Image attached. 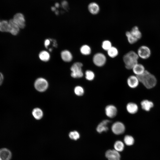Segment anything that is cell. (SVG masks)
<instances>
[{
    "mask_svg": "<svg viewBox=\"0 0 160 160\" xmlns=\"http://www.w3.org/2000/svg\"><path fill=\"white\" fill-rule=\"evenodd\" d=\"M137 76L140 82L147 89L153 88L156 84L157 81L156 77L147 70H145L143 73Z\"/></svg>",
    "mask_w": 160,
    "mask_h": 160,
    "instance_id": "obj_1",
    "label": "cell"
},
{
    "mask_svg": "<svg viewBox=\"0 0 160 160\" xmlns=\"http://www.w3.org/2000/svg\"><path fill=\"white\" fill-rule=\"evenodd\" d=\"M139 57L136 53L130 51L125 54L123 57V60L125 68L128 70L132 69L138 63Z\"/></svg>",
    "mask_w": 160,
    "mask_h": 160,
    "instance_id": "obj_2",
    "label": "cell"
},
{
    "mask_svg": "<svg viewBox=\"0 0 160 160\" xmlns=\"http://www.w3.org/2000/svg\"><path fill=\"white\" fill-rule=\"evenodd\" d=\"M83 64L80 62L74 63L71 67V76L74 78H80L82 77L84 73L82 69Z\"/></svg>",
    "mask_w": 160,
    "mask_h": 160,
    "instance_id": "obj_3",
    "label": "cell"
},
{
    "mask_svg": "<svg viewBox=\"0 0 160 160\" xmlns=\"http://www.w3.org/2000/svg\"><path fill=\"white\" fill-rule=\"evenodd\" d=\"M107 58L105 55L102 52L96 53L92 57V62L94 64L98 67H101L105 64Z\"/></svg>",
    "mask_w": 160,
    "mask_h": 160,
    "instance_id": "obj_4",
    "label": "cell"
},
{
    "mask_svg": "<svg viewBox=\"0 0 160 160\" xmlns=\"http://www.w3.org/2000/svg\"><path fill=\"white\" fill-rule=\"evenodd\" d=\"M48 84L47 81L44 78H39L35 81L34 87L38 91L43 92L45 91L47 88Z\"/></svg>",
    "mask_w": 160,
    "mask_h": 160,
    "instance_id": "obj_5",
    "label": "cell"
},
{
    "mask_svg": "<svg viewBox=\"0 0 160 160\" xmlns=\"http://www.w3.org/2000/svg\"><path fill=\"white\" fill-rule=\"evenodd\" d=\"M111 129L114 134L116 135H119L123 134L124 132L125 127L122 122L116 121L112 124Z\"/></svg>",
    "mask_w": 160,
    "mask_h": 160,
    "instance_id": "obj_6",
    "label": "cell"
},
{
    "mask_svg": "<svg viewBox=\"0 0 160 160\" xmlns=\"http://www.w3.org/2000/svg\"><path fill=\"white\" fill-rule=\"evenodd\" d=\"M151 54L150 48L146 46H140L138 49L137 54L139 57L143 59L148 58Z\"/></svg>",
    "mask_w": 160,
    "mask_h": 160,
    "instance_id": "obj_7",
    "label": "cell"
},
{
    "mask_svg": "<svg viewBox=\"0 0 160 160\" xmlns=\"http://www.w3.org/2000/svg\"><path fill=\"white\" fill-rule=\"evenodd\" d=\"M12 19L20 28L23 29L25 27V19L22 14L20 13H16Z\"/></svg>",
    "mask_w": 160,
    "mask_h": 160,
    "instance_id": "obj_8",
    "label": "cell"
},
{
    "mask_svg": "<svg viewBox=\"0 0 160 160\" xmlns=\"http://www.w3.org/2000/svg\"><path fill=\"white\" fill-rule=\"evenodd\" d=\"M105 111L106 115L108 117L113 118L116 116L118 111L115 106L112 104H109L105 107Z\"/></svg>",
    "mask_w": 160,
    "mask_h": 160,
    "instance_id": "obj_9",
    "label": "cell"
},
{
    "mask_svg": "<svg viewBox=\"0 0 160 160\" xmlns=\"http://www.w3.org/2000/svg\"><path fill=\"white\" fill-rule=\"evenodd\" d=\"M140 83L139 79L136 75H131L127 79V83L130 88L134 89L137 87Z\"/></svg>",
    "mask_w": 160,
    "mask_h": 160,
    "instance_id": "obj_10",
    "label": "cell"
},
{
    "mask_svg": "<svg viewBox=\"0 0 160 160\" xmlns=\"http://www.w3.org/2000/svg\"><path fill=\"white\" fill-rule=\"evenodd\" d=\"M105 155L108 160H120V155L119 152L115 150H108Z\"/></svg>",
    "mask_w": 160,
    "mask_h": 160,
    "instance_id": "obj_11",
    "label": "cell"
},
{
    "mask_svg": "<svg viewBox=\"0 0 160 160\" xmlns=\"http://www.w3.org/2000/svg\"><path fill=\"white\" fill-rule=\"evenodd\" d=\"M111 121L108 119L103 120L97 126L96 129L97 131L99 133L107 132L108 129V124Z\"/></svg>",
    "mask_w": 160,
    "mask_h": 160,
    "instance_id": "obj_12",
    "label": "cell"
},
{
    "mask_svg": "<svg viewBox=\"0 0 160 160\" xmlns=\"http://www.w3.org/2000/svg\"><path fill=\"white\" fill-rule=\"evenodd\" d=\"M9 32L13 35H16L18 34L20 30L18 26L14 22L13 19L9 20Z\"/></svg>",
    "mask_w": 160,
    "mask_h": 160,
    "instance_id": "obj_13",
    "label": "cell"
},
{
    "mask_svg": "<svg viewBox=\"0 0 160 160\" xmlns=\"http://www.w3.org/2000/svg\"><path fill=\"white\" fill-rule=\"evenodd\" d=\"M12 157L11 151L7 148L0 149V160H10Z\"/></svg>",
    "mask_w": 160,
    "mask_h": 160,
    "instance_id": "obj_14",
    "label": "cell"
},
{
    "mask_svg": "<svg viewBox=\"0 0 160 160\" xmlns=\"http://www.w3.org/2000/svg\"><path fill=\"white\" fill-rule=\"evenodd\" d=\"M140 105L142 108L146 111H149L151 110L154 106L153 103L149 100L145 99L141 101Z\"/></svg>",
    "mask_w": 160,
    "mask_h": 160,
    "instance_id": "obj_15",
    "label": "cell"
},
{
    "mask_svg": "<svg viewBox=\"0 0 160 160\" xmlns=\"http://www.w3.org/2000/svg\"><path fill=\"white\" fill-rule=\"evenodd\" d=\"M127 112L129 113L134 114L136 113L138 110V105L135 103L131 102L128 103L126 106Z\"/></svg>",
    "mask_w": 160,
    "mask_h": 160,
    "instance_id": "obj_16",
    "label": "cell"
},
{
    "mask_svg": "<svg viewBox=\"0 0 160 160\" xmlns=\"http://www.w3.org/2000/svg\"><path fill=\"white\" fill-rule=\"evenodd\" d=\"M61 57L63 60L67 62H71L73 58L71 53L67 50H64L61 52Z\"/></svg>",
    "mask_w": 160,
    "mask_h": 160,
    "instance_id": "obj_17",
    "label": "cell"
},
{
    "mask_svg": "<svg viewBox=\"0 0 160 160\" xmlns=\"http://www.w3.org/2000/svg\"><path fill=\"white\" fill-rule=\"evenodd\" d=\"M132 70L133 73L137 76L142 74L145 70L143 65L138 63L133 67Z\"/></svg>",
    "mask_w": 160,
    "mask_h": 160,
    "instance_id": "obj_18",
    "label": "cell"
},
{
    "mask_svg": "<svg viewBox=\"0 0 160 160\" xmlns=\"http://www.w3.org/2000/svg\"><path fill=\"white\" fill-rule=\"evenodd\" d=\"M88 9L89 12L92 15H96L100 11V7L96 3H90L88 5Z\"/></svg>",
    "mask_w": 160,
    "mask_h": 160,
    "instance_id": "obj_19",
    "label": "cell"
},
{
    "mask_svg": "<svg viewBox=\"0 0 160 160\" xmlns=\"http://www.w3.org/2000/svg\"><path fill=\"white\" fill-rule=\"evenodd\" d=\"M131 35L138 41L142 37V33L137 26L133 27L129 31Z\"/></svg>",
    "mask_w": 160,
    "mask_h": 160,
    "instance_id": "obj_20",
    "label": "cell"
},
{
    "mask_svg": "<svg viewBox=\"0 0 160 160\" xmlns=\"http://www.w3.org/2000/svg\"><path fill=\"white\" fill-rule=\"evenodd\" d=\"M80 51L81 53L83 55L87 56L91 54L92 49L90 46L87 44H85L82 45L80 47Z\"/></svg>",
    "mask_w": 160,
    "mask_h": 160,
    "instance_id": "obj_21",
    "label": "cell"
},
{
    "mask_svg": "<svg viewBox=\"0 0 160 160\" xmlns=\"http://www.w3.org/2000/svg\"><path fill=\"white\" fill-rule=\"evenodd\" d=\"M107 52L108 56L111 58L116 57L119 54V51L118 49L113 46H112Z\"/></svg>",
    "mask_w": 160,
    "mask_h": 160,
    "instance_id": "obj_22",
    "label": "cell"
},
{
    "mask_svg": "<svg viewBox=\"0 0 160 160\" xmlns=\"http://www.w3.org/2000/svg\"><path fill=\"white\" fill-rule=\"evenodd\" d=\"M32 113L34 118L37 120L41 119L43 116V112L39 108H36L33 110Z\"/></svg>",
    "mask_w": 160,
    "mask_h": 160,
    "instance_id": "obj_23",
    "label": "cell"
},
{
    "mask_svg": "<svg viewBox=\"0 0 160 160\" xmlns=\"http://www.w3.org/2000/svg\"><path fill=\"white\" fill-rule=\"evenodd\" d=\"M39 57L41 60L44 62H47L49 60L50 55L48 52L44 50L40 52Z\"/></svg>",
    "mask_w": 160,
    "mask_h": 160,
    "instance_id": "obj_24",
    "label": "cell"
},
{
    "mask_svg": "<svg viewBox=\"0 0 160 160\" xmlns=\"http://www.w3.org/2000/svg\"><path fill=\"white\" fill-rule=\"evenodd\" d=\"M9 22L5 20H3L0 23V31L2 32H9Z\"/></svg>",
    "mask_w": 160,
    "mask_h": 160,
    "instance_id": "obj_25",
    "label": "cell"
},
{
    "mask_svg": "<svg viewBox=\"0 0 160 160\" xmlns=\"http://www.w3.org/2000/svg\"><path fill=\"white\" fill-rule=\"evenodd\" d=\"M85 76L86 79L89 81L93 80L95 77L94 72L90 70H86L85 72Z\"/></svg>",
    "mask_w": 160,
    "mask_h": 160,
    "instance_id": "obj_26",
    "label": "cell"
},
{
    "mask_svg": "<svg viewBox=\"0 0 160 160\" xmlns=\"http://www.w3.org/2000/svg\"><path fill=\"white\" fill-rule=\"evenodd\" d=\"M112 46L111 42L108 40H105L103 41L101 47L104 50L107 51Z\"/></svg>",
    "mask_w": 160,
    "mask_h": 160,
    "instance_id": "obj_27",
    "label": "cell"
},
{
    "mask_svg": "<svg viewBox=\"0 0 160 160\" xmlns=\"http://www.w3.org/2000/svg\"><path fill=\"white\" fill-rule=\"evenodd\" d=\"M84 88L80 86H77L74 89V93L77 96H83L84 93Z\"/></svg>",
    "mask_w": 160,
    "mask_h": 160,
    "instance_id": "obj_28",
    "label": "cell"
},
{
    "mask_svg": "<svg viewBox=\"0 0 160 160\" xmlns=\"http://www.w3.org/2000/svg\"><path fill=\"white\" fill-rule=\"evenodd\" d=\"M115 150L118 152L122 151L124 148V143L120 141H117L115 143L114 145Z\"/></svg>",
    "mask_w": 160,
    "mask_h": 160,
    "instance_id": "obj_29",
    "label": "cell"
},
{
    "mask_svg": "<svg viewBox=\"0 0 160 160\" xmlns=\"http://www.w3.org/2000/svg\"><path fill=\"white\" fill-rule=\"evenodd\" d=\"M124 141L127 145L130 146L134 144V140L132 136L129 135H126L124 137Z\"/></svg>",
    "mask_w": 160,
    "mask_h": 160,
    "instance_id": "obj_30",
    "label": "cell"
},
{
    "mask_svg": "<svg viewBox=\"0 0 160 160\" xmlns=\"http://www.w3.org/2000/svg\"><path fill=\"white\" fill-rule=\"evenodd\" d=\"M125 35L127 41L129 44H134L138 41L137 40L133 37L129 31H127L126 32Z\"/></svg>",
    "mask_w": 160,
    "mask_h": 160,
    "instance_id": "obj_31",
    "label": "cell"
},
{
    "mask_svg": "<svg viewBox=\"0 0 160 160\" xmlns=\"http://www.w3.org/2000/svg\"><path fill=\"white\" fill-rule=\"evenodd\" d=\"M69 136L71 139L76 140L79 138L80 134L77 131H74L70 132Z\"/></svg>",
    "mask_w": 160,
    "mask_h": 160,
    "instance_id": "obj_32",
    "label": "cell"
},
{
    "mask_svg": "<svg viewBox=\"0 0 160 160\" xmlns=\"http://www.w3.org/2000/svg\"><path fill=\"white\" fill-rule=\"evenodd\" d=\"M61 6L64 9L67 10L68 8V2L65 0L61 2Z\"/></svg>",
    "mask_w": 160,
    "mask_h": 160,
    "instance_id": "obj_33",
    "label": "cell"
},
{
    "mask_svg": "<svg viewBox=\"0 0 160 160\" xmlns=\"http://www.w3.org/2000/svg\"><path fill=\"white\" fill-rule=\"evenodd\" d=\"M51 40V39H47L44 42V45L46 48H48V47L50 44Z\"/></svg>",
    "mask_w": 160,
    "mask_h": 160,
    "instance_id": "obj_34",
    "label": "cell"
},
{
    "mask_svg": "<svg viewBox=\"0 0 160 160\" xmlns=\"http://www.w3.org/2000/svg\"><path fill=\"white\" fill-rule=\"evenodd\" d=\"M4 79L3 74L0 72V85L2 84Z\"/></svg>",
    "mask_w": 160,
    "mask_h": 160,
    "instance_id": "obj_35",
    "label": "cell"
},
{
    "mask_svg": "<svg viewBox=\"0 0 160 160\" xmlns=\"http://www.w3.org/2000/svg\"><path fill=\"white\" fill-rule=\"evenodd\" d=\"M60 6L59 4L58 3H56L55 4V7L56 8H58Z\"/></svg>",
    "mask_w": 160,
    "mask_h": 160,
    "instance_id": "obj_36",
    "label": "cell"
},
{
    "mask_svg": "<svg viewBox=\"0 0 160 160\" xmlns=\"http://www.w3.org/2000/svg\"><path fill=\"white\" fill-rule=\"evenodd\" d=\"M51 10L53 11H56V8L55 7H52L51 8Z\"/></svg>",
    "mask_w": 160,
    "mask_h": 160,
    "instance_id": "obj_37",
    "label": "cell"
},
{
    "mask_svg": "<svg viewBox=\"0 0 160 160\" xmlns=\"http://www.w3.org/2000/svg\"><path fill=\"white\" fill-rule=\"evenodd\" d=\"M55 13L56 15H58L59 14L58 11H57L56 10L55 11Z\"/></svg>",
    "mask_w": 160,
    "mask_h": 160,
    "instance_id": "obj_38",
    "label": "cell"
},
{
    "mask_svg": "<svg viewBox=\"0 0 160 160\" xmlns=\"http://www.w3.org/2000/svg\"></svg>",
    "mask_w": 160,
    "mask_h": 160,
    "instance_id": "obj_39",
    "label": "cell"
}]
</instances>
